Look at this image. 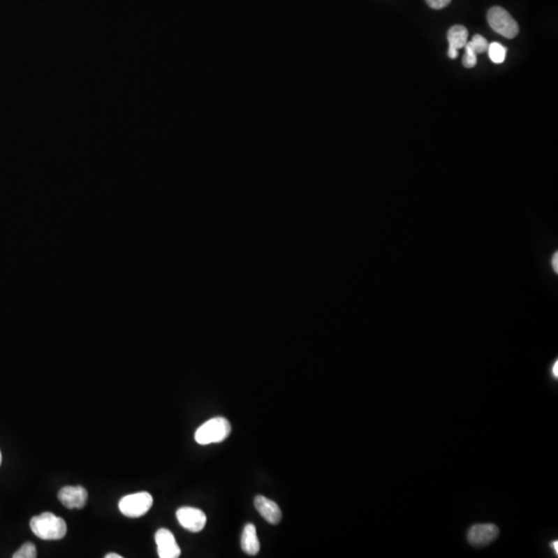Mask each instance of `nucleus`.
Returning <instances> with one entry per match:
<instances>
[{"label": "nucleus", "mask_w": 558, "mask_h": 558, "mask_svg": "<svg viewBox=\"0 0 558 558\" xmlns=\"http://www.w3.org/2000/svg\"><path fill=\"white\" fill-rule=\"evenodd\" d=\"M557 368H558V363H557V362H555V366H553V368H552L553 376H555V378H557V376H558Z\"/></svg>", "instance_id": "obj_19"}, {"label": "nucleus", "mask_w": 558, "mask_h": 558, "mask_svg": "<svg viewBox=\"0 0 558 558\" xmlns=\"http://www.w3.org/2000/svg\"><path fill=\"white\" fill-rule=\"evenodd\" d=\"M557 258H558V256H557V254H555V256H553L552 260H551V262H552V266L555 267V271L558 270V268H557Z\"/></svg>", "instance_id": "obj_18"}, {"label": "nucleus", "mask_w": 558, "mask_h": 558, "mask_svg": "<svg viewBox=\"0 0 558 558\" xmlns=\"http://www.w3.org/2000/svg\"><path fill=\"white\" fill-rule=\"evenodd\" d=\"M487 52H488L489 57H490L493 64H503L506 60V57H507V49L499 43H491Z\"/></svg>", "instance_id": "obj_12"}, {"label": "nucleus", "mask_w": 558, "mask_h": 558, "mask_svg": "<svg viewBox=\"0 0 558 558\" xmlns=\"http://www.w3.org/2000/svg\"><path fill=\"white\" fill-rule=\"evenodd\" d=\"M230 422L226 418L216 417L205 422L196 432L195 439L199 445L221 443L230 434Z\"/></svg>", "instance_id": "obj_2"}, {"label": "nucleus", "mask_w": 558, "mask_h": 558, "mask_svg": "<svg viewBox=\"0 0 558 558\" xmlns=\"http://www.w3.org/2000/svg\"><path fill=\"white\" fill-rule=\"evenodd\" d=\"M254 506L260 516L266 519L267 522L271 523V524H279L281 520V511L277 503L271 499H267L263 495H258L254 499Z\"/></svg>", "instance_id": "obj_9"}, {"label": "nucleus", "mask_w": 558, "mask_h": 558, "mask_svg": "<svg viewBox=\"0 0 558 558\" xmlns=\"http://www.w3.org/2000/svg\"><path fill=\"white\" fill-rule=\"evenodd\" d=\"M32 533L42 540H61L68 531L66 521L52 513H43L30 521Z\"/></svg>", "instance_id": "obj_1"}, {"label": "nucleus", "mask_w": 558, "mask_h": 558, "mask_svg": "<svg viewBox=\"0 0 558 558\" xmlns=\"http://www.w3.org/2000/svg\"><path fill=\"white\" fill-rule=\"evenodd\" d=\"M0 464H1V453H0Z\"/></svg>", "instance_id": "obj_22"}, {"label": "nucleus", "mask_w": 558, "mask_h": 558, "mask_svg": "<svg viewBox=\"0 0 558 558\" xmlns=\"http://www.w3.org/2000/svg\"><path fill=\"white\" fill-rule=\"evenodd\" d=\"M105 558H122V555H116V553H109L105 555Z\"/></svg>", "instance_id": "obj_21"}, {"label": "nucleus", "mask_w": 558, "mask_h": 558, "mask_svg": "<svg viewBox=\"0 0 558 558\" xmlns=\"http://www.w3.org/2000/svg\"><path fill=\"white\" fill-rule=\"evenodd\" d=\"M451 1L452 0H426L428 6H429L430 8H434V10H441V8L449 6Z\"/></svg>", "instance_id": "obj_16"}, {"label": "nucleus", "mask_w": 558, "mask_h": 558, "mask_svg": "<svg viewBox=\"0 0 558 558\" xmlns=\"http://www.w3.org/2000/svg\"><path fill=\"white\" fill-rule=\"evenodd\" d=\"M489 25L497 34L507 38H516L519 26L513 17L501 6H493L487 14Z\"/></svg>", "instance_id": "obj_3"}, {"label": "nucleus", "mask_w": 558, "mask_h": 558, "mask_svg": "<svg viewBox=\"0 0 558 558\" xmlns=\"http://www.w3.org/2000/svg\"><path fill=\"white\" fill-rule=\"evenodd\" d=\"M38 557L36 546L32 543H25L17 552L14 553V558H36Z\"/></svg>", "instance_id": "obj_14"}, {"label": "nucleus", "mask_w": 558, "mask_h": 558, "mask_svg": "<svg viewBox=\"0 0 558 558\" xmlns=\"http://www.w3.org/2000/svg\"><path fill=\"white\" fill-rule=\"evenodd\" d=\"M58 499L64 507L82 508L87 503L88 492L81 486H66L59 491Z\"/></svg>", "instance_id": "obj_8"}, {"label": "nucleus", "mask_w": 558, "mask_h": 558, "mask_svg": "<svg viewBox=\"0 0 558 558\" xmlns=\"http://www.w3.org/2000/svg\"><path fill=\"white\" fill-rule=\"evenodd\" d=\"M157 552L161 558H177L180 557V547L176 542L174 534L166 529H161L155 534Z\"/></svg>", "instance_id": "obj_7"}, {"label": "nucleus", "mask_w": 558, "mask_h": 558, "mask_svg": "<svg viewBox=\"0 0 558 558\" xmlns=\"http://www.w3.org/2000/svg\"><path fill=\"white\" fill-rule=\"evenodd\" d=\"M178 522L183 529L193 533H199L207 523L206 514L197 508L182 507L176 512Z\"/></svg>", "instance_id": "obj_5"}, {"label": "nucleus", "mask_w": 558, "mask_h": 558, "mask_svg": "<svg viewBox=\"0 0 558 558\" xmlns=\"http://www.w3.org/2000/svg\"><path fill=\"white\" fill-rule=\"evenodd\" d=\"M153 505V497L148 492H138L126 495L119 501V510L129 518L144 516Z\"/></svg>", "instance_id": "obj_4"}, {"label": "nucleus", "mask_w": 558, "mask_h": 558, "mask_svg": "<svg viewBox=\"0 0 558 558\" xmlns=\"http://www.w3.org/2000/svg\"><path fill=\"white\" fill-rule=\"evenodd\" d=\"M469 38V31L462 25H455L450 28L448 31V42L449 47H453L456 50L464 48Z\"/></svg>", "instance_id": "obj_11"}, {"label": "nucleus", "mask_w": 558, "mask_h": 558, "mask_svg": "<svg viewBox=\"0 0 558 558\" xmlns=\"http://www.w3.org/2000/svg\"><path fill=\"white\" fill-rule=\"evenodd\" d=\"M499 529L493 523H479L469 529L467 541L473 547H485L497 540Z\"/></svg>", "instance_id": "obj_6"}, {"label": "nucleus", "mask_w": 558, "mask_h": 558, "mask_svg": "<svg viewBox=\"0 0 558 558\" xmlns=\"http://www.w3.org/2000/svg\"><path fill=\"white\" fill-rule=\"evenodd\" d=\"M551 548L555 549V553L558 555V542L557 541H555V542L551 543Z\"/></svg>", "instance_id": "obj_20"}, {"label": "nucleus", "mask_w": 558, "mask_h": 558, "mask_svg": "<svg viewBox=\"0 0 558 558\" xmlns=\"http://www.w3.org/2000/svg\"><path fill=\"white\" fill-rule=\"evenodd\" d=\"M467 45L471 47V50L475 52L477 55L478 54L487 52V50H488L489 46L486 38H483V36H479V34H476V36H473V40H471V42H467Z\"/></svg>", "instance_id": "obj_13"}, {"label": "nucleus", "mask_w": 558, "mask_h": 558, "mask_svg": "<svg viewBox=\"0 0 558 558\" xmlns=\"http://www.w3.org/2000/svg\"><path fill=\"white\" fill-rule=\"evenodd\" d=\"M241 548L247 555H256L260 551V541H258L256 529L254 524L249 523L245 525L241 536Z\"/></svg>", "instance_id": "obj_10"}, {"label": "nucleus", "mask_w": 558, "mask_h": 558, "mask_svg": "<svg viewBox=\"0 0 558 558\" xmlns=\"http://www.w3.org/2000/svg\"><path fill=\"white\" fill-rule=\"evenodd\" d=\"M448 55H449V57L452 58V59H455V58L458 57V50H456L453 47H449Z\"/></svg>", "instance_id": "obj_17"}, {"label": "nucleus", "mask_w": 558, "mask_h": 558, "mask_svg": "<svg viewBox=\"0 0 558 558\" xmlns=\"http://www.w3.org/2000/svg\"><path fill=\"white\" fill-rule=\"evenodd\" d=\"M465 54L463 56L462 64L467 68H471L477 64V54L471 50L469 45H465Z\"/></svg>", "instance_id": "obj_15"}]
</instances>
